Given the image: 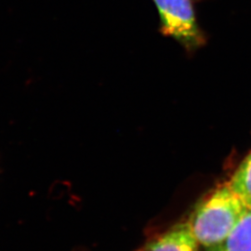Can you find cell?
Masks as SVG:
<instances>
[{
  "label": "cell",
  "mask_w": 251,
  "mask_h": 251,
  "mask_svg": "<svg viewBox=\"0 0 251 251\" xmlns=\"http://www.w3.org/2000/svg\"><path fill=\"white\" fill-rule=\"evenodd\" d=\"M199 246L190 222L186 221L174 225L149 243L144 251H198Z\"/></svg>",
  "instance_id": "3957f363"
},
{
  "label": "cell",
  "mask_w": 251,
  "mask_h": 251,
  "mask_svg": "<svg viewBox=\"0 0 251 251\" xmlns=\"http://www.w3.org/2000/svg\"><path fill=\"white\" fill-rule=\"evenodd\" d=\"M228 183L249 209H251V152L241 163Z\"/></svg>",
  "instance_id": "5b68a950"
},
{
  "label": "cell",
  "mask_w": 251,
  "mask_h": 251,
  "mask_svg": "<svg viewBox=\"0 0 251 251\" xmlns=\"http://www.w3.org/2000/svg\"><path fill=\"white\" fill-rule=\"evenodd\" d=\"M205 251H251V209L224 242Z\"/></svg>",
  "instance_id": "277c9868"
},
{
  "label": "cell",
  "mask_w": 251,
  "mask_h": 251,
  "mask_svg": "<svg viewBox=\"0 0 251 251\" xmlns=\"http://www.w3.org/2000/svg\"><path fill=\"white\" fill-rule=\"evenodd\" d=\"M249 210L227 182L198 205L189 222L199 245L209 249L224 242Z\"/></svg>",
  "instance_id": "6da1fadb"
},
{
  "label": "cell",
  "mask_w": 251,
  "mask_h": 251,
  "mask_svg": "<svg viewBox=\"0 0 251 251\" xmlns=\"http://www.w3.org/2000/svg\"><path fill=\"white\" fill-rule=\"evenodd\" d=\"M158 10L161 32L171 36L189 50L205 44L192 0H153Z\"/></svg>",
  "instance_id": "7a4b0ae2"
}]
</instances>
